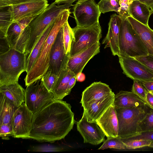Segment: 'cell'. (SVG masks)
<instances>
[{
  "mask_svg": "<svg viewBox=\"0 0 153 153\" xmlns=\"http://www.w3.org/2000/svg\"><path fill=\"white\" fill-rule=\"evenodd\" d=\"M36 17L28 16L25 17L17 21L16 22L18 23L22 29L24 30Z\"/></svg>",
  "mask_w": 153,
  "mask_h": 153,
  "instance_id": "obj_42",
  "label": "cell"
},
{
  "mask_svg": "<svg viewBox=\"0 0 153 153\" xmlns=\"http://www.w3.org/2000/svg\"><path fill=\"white\" fill-rule=\"evenodd\" d=\"M120 139L123 142L139 140H146L153 142V130L141 132L131 136Z\"/></svg>",
  "mask_w": 153,
  "mask_h": 153,
  "instance_id": "obj_34",
  "label": "cell"
},
{
  "mask_svg": "<svg viewBox=\"0 0 153 153\" xmlns=\"http://www.w3.org/2000/svg\"><path fill=\"white\" fill-rule=\"evenodd\" d=\"M75 75L68 68L67 65L60 71L54 90L52 93L56 100H62L67 96V90L70 79Z\"/></svg>",
  "mask_w": 153,
  "mask_h": 153,
  "instance_id": "obj_24",
  "label": "cell"
},
{
  "mask_svg": "<svg viewBox=\"0 0 153 153\" xmlns=\"http://www.w3.org/2000/svg\"><path fill=\"white\" fill-rule=\"evenodd\" d=\"M122 20V17L119 15L111 16L108 33L102 41V44H105L104 48H110L114 56L119 55V37Z\"/></svg>",
  "mask_w": 153,
  "mask_h": 153,
  "instance_id": "obj_19",
  "label": "cell"
},
{
  "mask_svg": "<svg viewBox=\"0 0 153 153\" xmlns=\"http://www.w3.org/2000/svg\"><path fill=\"white\" fill-rule=\"evenodd\" d=\"M108 148L120 150L126 149L124 143L118 137H107V139L103 142V144L98 149H104Z\"/></svg>",
  "mask_w": 153,
  "mask_h": 153,
  "instance_id": "obj_31",
  "label": "cell"
},
{
  "mask_svg": "<svg viewBox=\"0 0 153 153\" xmlns=\"http://www.w3.org/2000/svg\"><path fill=\"white\" fill-rule=\"evenodd\" d=\"M30 35V29L29 25L23 30L17 22H13L8 29L5 38L9 49L25 53Z\"/></svg>",
  "mask_w": 153,
  "mask_h": 153,
  "instance_id": "obj_13",
  "label": "cell"
},
{
  "mask_svg": "<svg viewBox=\"0 0 153 153\" xmlns=\"http://www.w3.org/2000/svg\"><path fill=\"white\" fill-rule=\"evenodd\" d=\"M69 57L65 50L62 26L51 48L48 70L59 76L61 71L67 65Z\"/></svg>",
  "mask_w": 153,
  "mask_h": 153,
  "instance_id": "obj_12",
  "label": "cell"
},
{
  "mask_svg": "<svg viewBox=\"0 0 153 153\" xmlns=\"http://www.w3.org/2000/svg\"><path fill=\"white\" fill-rule=\"evenodd\" d=\"M149 147L153 148V142H152L151 144L149 146Z\"/></svg>",
  "mask_w": 153,
  "mask_h": 153,
  "instance_id": "obj_50",
  "label": "cell"
},
{
  "mask_svg": "<svg viewBox=\"0 0 153 153\" xmlns=\"http://www.w3.org/2000/svg\"><path fill=\"white\" fill-rule=\"evenodd\" d=\"M146 4L149 7L153 4V0H138Z\"/></svg>",
  "mask_w": 153,
  "mask_h": 153,
  "instance_id": "obj_47",
  "label": "cell"
},
{
  "mask_svg": "<svg viewBox=\"0 0 153 153\" xmlns=\"http://www.w3.org/2000/svg\"><path fill=\"white\" fill-rule=\"evenodd\" d=\"M75 1H69L62 5H56L54 1L29 24L30 35L25 53L26 60L48 25L62 12L70 9Z\"/></svg>",
  "mask_w": 153,
  "mask_h": 153,
  "instance_id": "obj_3",
  "label": "cell"
},
{
  "mask_svg": "<svg viewBox=\"0 0 153 153\" xmlns=\"http://www.w3.org/2000/svg\"><path fill=\"white\" fill-rule=\"evenodd\" d=\"M59 76L53 73L51 71L48 70L41 79L47 89L52 93L56 84Z\"/></svg>",
  "mask_w": 153,
  "mask_h": 153,
  "instance_id": "obj_32",
  "label": "cell"
},
{
  "mask_svg": "<svg viewBox=\"0 0 153 153\" xmlns=\"http://www.w3.org/2000/svg\"><path fill=\"white\" fill-rule=\"evenodd\" d=\"M76 77L74 75L70 79L67 90V94L68 95L69 94L72 88L75 85L76 81Z\"/></svg>",
  "mask_w": 153,
  "mask_h": 153,
  "instance_id": "obj_43",
  "label": "cell"
},
{
  "mask_svg": "<svg viewBox=\"0 0 153 153\" xmlns=\"http://www.w3.org/2000/svg\"><path fill=\"white\" fill-rule=\"evenodd\" d=\"M9 7L0 8V36L1 39H5L8 29L13 23Z\"/></svg>",
  "mask_w": 153,
  "mask_h": 153,
  "instance_id": "obj_28",
  "label": "cell"
},
{
  "mask_svg": "<svg viewBox=\"0 0 153 153\" xmlns=\"http://www.w3.org/2000/svg\"><path fill=\"white\" fill-rule=\"evenodd\" d=\"M96 121L107 137H118V120L114 103L106 109Z\"/></svg>",
  "mask_w": 153,
  "mask_h": 153,
  "instance_id": "obj_18",
  "label": "cell"
},
{
  "mask_svg": "<svg viewBox=\"0 0 153 153\" xmlns=\"http://www.w3.org/2000/svg\"><path fill=\"white\" fill-rule=\"evenodd\" d=\"M119 1V0H100L97 4L102 13L115 11L118 13L120 7Z\"/></svg>",
  "mask_w": 153,
  "mask_h": 153,
  "instance_id": "obj_30",
  "label": "cell"
},
{
  "mask_svg": "<svg viewBox=\"0 0 153 153\" xmlns=\"http://www.w3.org/2000/svg\"><path fill=\"white\" fill-rule=\"evenodd\" d=\"M72 0H75L76 1L78 0H55L54 1L57 4H59L61 3H65L69 1Z\"/></svg>",
  "mask_w": 153,
  "mask_h": 153,
  "instance_id": "obj_48",
  "label": "cell"
},
{
  "mask_svg": "<svg viewBox=\"0 0 153 153\" xmlns=\"http://www.w3.org/2000/svg\"><path fill=\"white\" fill-rule=\"evenodd\" d=\"M101 13L94 0H79L73 8L76 26L80 27H90L99 22Z\"/></svg>",
  "mask_w": 153,
  "mask_h": 153,
  "instance_id": "obj_9",
  "label": "cell"
},
{
  "mask_svg": "<svg viewBox=\"0 0 153 153\" xmlns=\"http://www.w3.org/2000/svg\"><path fill=\"white\" fill-rule=\"evenodd\" d=\"M151 14L153 13V4L149 6Z\"/></svg>",
  "mask_w": 153,
  "mask_h": 153,
  "instance_id": "obj_49",
  "label": "cell"
},
{
  "mask_svg": "<svg viewBox=\"0 0 153 153\" xmlns=\"http://www.w3.org/2000/svg\"><path fill=\"white\" fill-rule=\"evenodd\" d=\"M140 83L148 91L150 92L153 91V80L143 82Z\"/></svg>",
  "mask_w": 153,
  "mask_h": 153,
  "instance_id": "obj_45",
  "label": "cell"
},
{
  "mask_svg": "<svg viewBox=\"0 0 153 153\" xmlns=\"http://www.w3.org/2000/svg\"><path fill=\"white\" fill-rule=\"evenodd\" d=\"M113 93L107 84L100 82H94L82 92L80 103L85 109L91 104Z\"/></svg>",
  "mask_w": 153,
  "mask_h": 153,
  "instance_id": "obj_16",
  "label": "cell"
},
{
  "mask_svg": "<svg viewBox=\"0 0 153 153\" xmlns=\"http://www.w3.org/2000/svg\"><path fill=\"white\" fill-rule=\"evenodd\" d=\"M61 150L59 147L50 145H43L36 146L33 151L38 152H59Z\"/></svg>",
  "mask_w": 153,
  "mask_h": 153,
  "instance_id": "obj_39",
  "label": "cell"
},
{
  "mask_svg": "<svg viewBox=\"0 0 153 153\" xmlns=\"http://www.w3.org/2000/svg\"><path fill=\"white\" fill-rule=\"evenodd\" d=\"M10 136L13 137L12 122L7 124L0 125V136L1 139L8 140Z\"/></svg>",
  "mask_w": 153,
  "mask_h": 153,
  "instance_id": "obj_37",
  "label": "cell"
},
{
  "mask_svg": "<svg viewBox=\"0 0 153 153\" xmlns=\"http://www.w3.org/2000/svg\"><path fill=\"white\" fill-rule=\"evenodd\" d=\"M55 19L48 25L27 57L26 62V71L27 73L38 59L45 41L53 25Z\"/></svg>",
  "mask_w": 153,
  "mask_h": 153,
  "instance_id": "obj_26",
  "label": "cell"
},
{
  "mask_svg": "<svg viewBox=\"0 0 153 153\" xmlns=\"http://www.w3.org/2000/svg\"><path fill=\"white\" fill-rule=\"evenodd\" d=\"M77 129L83 138L84 143L97 145L105 140L104 133L96 121L89 122L84 113L81 119L77 122Z\"/></svg>",
  "mask_w": 153,
  "mask_h": 153,
  "instance_id": "obj_14",
  "label": "cell"
},
{
  "mask_svg": "<svg viewBox=\"0 0 153 153\" xmlns=\"http://www.w3.org/2000/svg\"><path fill=\"white\" fill-rule=\"evenodd\" d=\"M35 0H0V8L17 5Z\"/></svg>",
  "mask_w": 153,
  "mask_h": 153,
  "instance_id": "obj_41",
  "label": "cell"
},
{
  "mask_svg": "<svg viewBox=\"0 0 153 153\" xmlns=\"http://www.w3.org/2000/svg\"><path fill=\"white\" fill-rule=\"evenodd\" d=\"M123 142L126 149H132L146 146L149 147L152 142L146 140H139L125 141Z\"/></svg>",
  "mask_w": 153,
  "mask_h": 153,
  "instance_id": "obj_35",
  "label": "cell"
},
{
  "mask_svg": "<svg viewBox=\"0 0 153 153\" xmlns=\"http://www.w3.org/2000/svg\"><path fill=\"white\" fill-rule=\"evenodd\" d=\"M71 13L70 9H66L56 18L38 59L25 78L26 86L41 79L48 71L52 46L58 32L63 25L68 21Z\"/></svg>",
  "mask_w": 153,
  "mask_h": 153,
  "instance_id": "obj_2",
  "label": "cell"
},
{
  "mask_svg": "<svg viewBox=\"0 0 153 153\" xmlns=\"http://www.w3.org/2000/svg\"><path fill=\"white\" fill-rule=\"evenodd\" d=\"M76 80L77 81L82 82L85 79V76L82 72L78 74L76 76Z\"/></svg>",
  "mask_w": 153,
  "mask_h": 153,
  "instance_id": "obj_46",
  "label": "cell"
},
{
  "mask_svg": "<svg viewBox=\"0 0 153 153\" xmlns=\"http://www.w3.org/2000/svg\"><path fill=\"white\" fill-rule=\"evenodd\" d=\"M119 37L118 56L137 58L149 54L140 37L126 18L122 17Z\"/></svg>",
  "mask_w": 153,
  "mask_h": 153,
  "instance_id": "obj_5",
  "label": "cell"
},
{
  "mask_svg": "<svg viewBox=\"0 0 153 153\" xmlns=\"http://www.w3.org/2000/svg\"><path fill=\"white\" fill-rule=\"evenodd\" d=\"M130 16L140 22L148 26L152 14L149 7L138 0H133L129 7Z\"/></svg>",
  "mask_w": 153,
  "mask_h": 153,
  "instance_id": "obj_25",
  "label": "cell"
},
{
  "mask_svg": "<svg viewBox=\"0 0 153 153\" xmlns=\"http://www.w3.org/2000/svg\"><path fill=\"white\" fill-rule=\"evenodd\" d=\"M116 109L118 123V137L123 138L137 134L139 124L147 113L145 107Z\"/></svg>",
  "mask_w": 153,
  "mask_h": 153,
  "instance_id": "obj_6",
  "label": "cell"
},
{
  "mask_svg": "<svg viewBox=\"0 0 153 153\" xmlns=\"http://www.w3.org/2000/svg\"><path fill=\"white\" fill-rule=\"evenodd\" d=\"M146 103L147 105L153 109V94L150 92L147 93Z\"/></svg>",
  "mask_w": 153,
  "mask_h": 153,
  "instance_id": "obj_44",
  "label": "cell"
},
{
  "mask_svg": "<svg viewBox=\"0 0 153 153\" xmlns=\"http://www.w3.org/2000/svg\"><path fill=\"white\" fill-rule=\"evenodd\" d=\"M116 108L146 107V103L133 92L121 91L115 95Z\"/></svg>",
  "mask_w": 153,
  "mask_h": 153,
  "instance_id": "obj_21",
  "label": "cell"
},
{
  "mask_svg": "<svg viewBox=\"0 0 153 153\" xmlns=\"http://www.w3.org/2000/svg\"><path fill=\"white\" fill-rule=\"evenodd\" d=\"M75 122L70 105L55 99L33 114L29 138L53 143L64 139Z\"/></svg>",
  "mask_w": 153,
  "mask_h": 153,
  "instance_id": "obj_1",
  "label": "cell"
},
{
  "mask_svg": "<svg viewBox=\"0 0 153 153\" xmlns=\"http://www.w3.org/2000/svg\"><path fill=\"white\" fill-rule=\"evenodd\" d=\"M100 43L97 42L91 47L71 56L67 63L68 68L76 76L82 72L88 62L100 52Z\"/></svg>",
  "mask_w": 153,
  "mask_h": 153,
  "instance_id": "obj_17",
  "label": "cell"
},
{
  "mask_svg": "<svg viewBox=\"0 0 153 153\" xmlns=\"http://www.w3.org/2000/svg\"><path fill=\"white\" fill-rule=\"evenodd\" d=\"M25 54L9 49L0 55V86L18 83L21 74L26 71Z\"/></svg>",
  "mask_w": 153,
  "mask_h": 153,
  "instance_id": "obj_4",
  "label": "cell"
},
{
  "mask_svg": "<svg viewBox=\"0 0 153 153\" xmlns=\"http://www.w3.org/2000/svg\"><path fill=\"white\" fill-rule=\"evenodd\" d=\"M74 38L71 45L69 56L91 47L99 42L102 36V30L98 22L88 27L76 26L72 28Z\"/></svg>",
  "mask_w": 153,
  "mask_h": 153,
  "instance_id": "obj_7",
  "label": "cell"
},
{
  "mask_svg": "<svg viewBox=\"0 0 153 153\" xmlns=\"http://www.w3.org/2000/svg\"><path fill=\"white\" fill-rule=\"evenodd\" d=\"M126 18L144 42L149 54L153 55V30L131 16Z\"/></svg>",
  "mask_w": 153,
  "mask_h": 153,
  "instance_id": "obj_22",
  "label": "cell"
},
{
  "mask_svg": "<svg viewBox=\"0 0 153 153\" xmlns=\"http://www.w3.org/2000/svg\"><path fill=\"white\" fill-rule=\"evenodd\" d=\"M132 91L146 103V94L148 91L141 83L138 81L134 80Z\"/></svg>",
  "mask_w": 153,
  "mask_h": 153,
  "instance_id": "obj_36",
  "label": "cell"
},
{
  "mask_svg": "<svg viewBox=\"0 0 153 153\" xmlns=\"http://www.w3.org/2000/svg\"><path fill=\"white\" fill-rule=\"evenodd\" d=\"M133 0H119L120 6L119 11L118 13L122 17L127 18L130 16L129 13L130 5Z\"/></svg>",
  "mask_w": 153,
  "mask_h": 153,
  "instance_id": "obj_38",
  "label": "cell"
},
{
  "mask_svg": "<svg viewBox=\"0 0 153 153\" xmlns=\"http://www.w3.org/2000/svg\"><path fill=\"white\" fill-rule=\"evenodd\" d=\"M49 5L48 0H35L9 6L13 22L28 16L36 17Z\"/></svg>",
  "mask_w": 153,
  "mask_h": 153,
  "instance_id": "obj_15",
  "label": "cell"
},
{
  "mask_svg": "<svg viewBox=\"0 0 153 153\" xmlns=\"http://www.w3.org/2000/svg\"><path fill=\"white\" fill-rule=\"evenodd\" d=\"M0 93L17 107L25 102V90L18 83L0 86Z\"/></svg>",
  "mask_w": 153,
  "mask_h": 153,
  "instance_id": "obj_23",
  "label": "cell"
},
{
  "mask_svg": "<svg viewBox=\"0 0 153 153\" xmlns=\"http://www.w3.org/2000/svg\"><path fill=\"white\" fill-rule=\"evenodd\" d=\"M123 73L133 80L140 82L153 80V71L135 58L119 56Z\"/></svg>",
  "mask_w": 153,
  "mask_h": 153,
  "instance_id": "obj_10",
  "label": "cell"
},
{
  "mask_svg": "<svg viewBox=\"0 0 153 153\" xmlns=\"http://www.w3.org/2000/svg\"><path fill=\"white\" fill-rule=\"evenodd\" d=\"M153 130V109H152L150 112L146 113L144 117L139 123L137 132L138 133Z\"/></svg>",
  "mask_w": 153,
  "mask_h": 153,
  "instance_id": "obj_33",
  "label": "cell"
},
{
  "mask_svg": "<svg viewBox=\"0 0 153 153\" xmlns=\"http://www.w3.org/2000/svg\"><path fill=\"white\" fill-rule=\"evenodd\" d=\"M55 99L41 79L27 86L25 102L28 108L34 114Z\"/></svg>",
  "mask_w": 153,
  "mask_h": 153,
  "instance_id": "obj_8",
  "label": "cell"
},
{
  "mask_svg": "<svg viewBox=\"0 0 153 153\" xmlns=\"http://www.w3.org/2000/svg\"><path fill=\"white\" fill-rule=\"evenodd\" d=\"M151 93L153 94V91H150Z\"/></svg>",
  "mask_w": 153,
  "mask_h": 153,
  "instance_id": "obj_51",
  "label": "cell"
},
{
  "mask_svg": "<svg viewBox=\"0 0 153 153\" xmlns=\"http://www.w3.org/2000/svg\"><path fill=\"white\" fill-rule=\"evenodd\" d=\"M33 115L24 102L18 108L12 119L14 137L29 138Z\"/></svg>",
  "mask_w": 153,
  "mask_h": 153,
  "instance_id": "obj_11",
  "label": "cell"
},
{
  "mask_svg": "<svg viewBox=\"0 0 153 153\" xmlns=\"http://www.w3.org/2000/svg\"><path fill=\"white\" fill-rule=\"evenodd\" d=\"M18 107L0 93V125L11 122L12 117Z\"/></svg>",
  "mask_w": 153,
  "mask_h": 153,
  "instance_id": "obj_27",
  "label": "cell"
},
{
  "mask_svg": "<svg viewBox=\"0 0 153 153\" xmlns=\"http://www.w3.org/2000/svg\"><path fill=\"white\" fill-rule=\"evenodd\" d=\"M63 38L66 53L69 55L71 43L74 38L72 28L70 26L68 21L62 25Z\"/></svg>",
  "mask_w": 153,
  "mask_h": 153,
  "instance_id": "obj_29",
  "label": "cell"
},
{
  "mask_svg": "<svg viewBox=\"0 0 153 153\" xmlns=\"http://www.w3.org/2000/svg\"><path fill=\"white\" fill-rule=\"evenodd\" d=\"M114 93L91 104L84 110L87 120L89 122L96 121L106 109L114 103Z\"/></svg>",
  "mask_w": 153,
  "mask_h": 153,
  "instance_id": "obj_20",
  "label": "cell"
},
{
  "mask_svg": "<svg viewBox=\"0 0 153 153\" xmlns=\"http://www.w3.org/2000/svg\"><path fill=\"white\" fill-rule=\"evenodd\" d=\"M135 58L153 71V55L148 54Z\"/></svg>",
  "mask_w": 153,
  "mask_h": 153,
  "instance_id": "obj_40",
  "label": "cell"
}]
</instances>
